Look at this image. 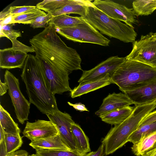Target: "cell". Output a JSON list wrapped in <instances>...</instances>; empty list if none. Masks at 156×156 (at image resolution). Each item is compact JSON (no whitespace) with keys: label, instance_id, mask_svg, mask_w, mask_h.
Segmentation results:
<instances>
[{"label":"cell","instance_id":"cell-1","mask_svg":"<svg viewBox=\"0 0 156 156\" xmlns=\"http://www.w3.org/2000/svg\"><path fill=\"white\" fill-rule=\"evenodd\" d=\"M57 33L54 25L49 24L29 40L48 83L54 86L69 84V74L74 70H82L80 55L68 47Z\"/></svg>","mask_w":156,"mask_h":156},{"label":"cell","instance_id":"cell-2","mask_svg":"<svg viewBox=\"0 0 156 156\" xmlns=\"http://www.w3.org/2000/svg\"><path fill=\"white\" fill-rule=\"evenodd\" d=\"M21 76L31 104L46 115L59 110L55 95L47 84L41 62L35 56L28 54Z\"/></svg>","mask_w":156,"mask_h":156},{"label":"cell","instance_id":"cell-3","mask_svg":"<svg viewBox=\"0 0 156 156\" xmlns=\"http://www.w3.org/2000/svg\"><path fill=\"white\" fill-rule=\"evenodd\" d=\"M156 108V101L136 106L127 119L112 128L101 141L104 146L105 155L112 154L128 142L129 138L141 121Z\"/></svg>","mask_w":156,"mask_h":156},{"label":"cell","instance_id":"cell-4","mask_svg":"<svg viewBox=\"0 0 156 156\" xmlns=\"http://www.w3.org/2000/svg\"><path fill=\"white\" fill-rule=\"evenodd\" d=\"M122 92L142 87L156 80V68L137 61L126 59L111 77Z\"/></svg>","mask_w":156,"mask_h":156},{"label":"cell","instance_id":"cell-5","mask_svg":"<svg viewBox=\"0 0 156 156\" xmlns=\"http://www.w3.org/2000/svg\"><path fill=\"white\" fill-rule=\"evenodd\" d=\"M101 33L125 43H133L137 34L132 27L112 18L94 6H87L83 17Z\"/></svg>","mask_w":156,"mask_h":156},{"label":"cell","instance_id":"cell-6","mask_svg":"<svg viewBox=\"0 0 156 156\" xmlns=\"http://www.w3.org/2000/svg\"><path fill=\"white\" fill-rule=\"evenodd\" d=\"M55 27L56 32L74 42L87 43L108 46L110 41L85 20L82 23L62 28Z\"/></svg>","mask_w":156,"mask_h":156},{"label":"cell","instance_id":"cell-7","mask_svg":"<svg viewBox=\"0 0 156 156\" xmlns=\"http://www.w3.org/2000/svg\"><path fill=\"white\" fill-rule=\"evenodd\" d=\"M127 60L140 62L156 68V37L151 32L141 36L133 43V49L126 57Z\"/></svg>","mask_w":156,"mask_h":156},{"label":"cell","instance_id":"cell-8","mask_svg":"<svg viewBox=\"0 0 156 156\" xmlns=\"http://www.w3.org/2000/svg\"><path fill=\"white\" fill-rule=\"evenodd\" d=\"M4 81L7 83L8 93L14 106L16 118L23 124L28 120L31 103L23 95L20 88L19 80L13 74L6 70Z\"/></svg>","mask_w":156,"mask_h":156},{"label":"cell","instance_id":"cell-9","mask_svg":"<svg viewBox=\"0 0 156 156\" xmlns=\"http://www.w3.org/2000/svg\"><path fill=\"white\" fill-rule=\"evenodd\" d=\"M94 6L109 16L122 21L133 27L136 22L133 9L110 0H95L92 2Z\"/></svg>","mask_w":156,"mask_h":156},{"label":"cell","instance_id":"cell-10","mask_svg":"<svg viewBox=\"0 0 156 156\" xmlns=\"http://www.w3.org/2000/svg\"><path fill=\"white\" fill-rule=\"evenodd\" d=\"M126 59V57L113 56L102 62L88 70H83L78 82L80 83L101 78L108 74L112 76L115 70Z\"/></svg>","mask_w":156,"mask_h":156},{"label":"cell","instance_id":"cell-11","mask_svg":"<svg viewBox=\"0 0 156 156\" xmlns=\"http://www.w3.org/2000/svg\"><path fill=\"white\" fill-rule=\"evenodd\" d=\"M47 115L58 129L63 141L72 150L76 151L75 144L71 129L72 124L75 122L70 115L59 110L53 114Z\"/></svg>","mask_w":156,"mask_h":156},{"label":"cell","instance_id":"cell-12","mask_svg":"<svg viewBox=\"0 0 156 156\" xmlns=\"http://www.w3.org/2000/svg\"><path fill=\"white\" fill-rule=\"evenodd\" d=\"M22 133L24 136L32 141L54 136L59 132L50 121L38 119L34 122L27 121Z\"/></svg>","mask_w":156,"mask_h":156},{"label":"cell","instance_id":"cell-13","mask_svg":"<svg viewBox=\"0 0 156 156\" xmlns=\"http://www.w3.org/2000/svg\"><path fill=\"white\" fill-rule=\"evenodd\" d=\"M135 106L156 101V80L138 88L124 91Z\"/></svg>","mask_w":156,"mask_h":156},{"label":"cell","instance_id":"cell-14","mask_svg":"<svg viewBox=\"0 0 156 156\" xmlns=\"http://www.w3.org/2000/svg\"><path fill=\"white\" fill-rule=\"evenodd\" d=\"M133 104L125 94L115 92L109 94L103 100V102L95 114L99 117L111 111Z\"/></svg>","mask_w":156,"mask_h":156},{"label":"cell","instance_id":"cell-15","mask_svg":"<svg viewBox=\"0 0 156 156\" xmlns=\"http://www.w3.org/2000/svg\"><path fill=\"white\" fill-rule=\"evenodd\" d=\"M27 53L14 50L11 48L0 50V67L8 69H23Z\"/></svg>","mask_w":156,"mask_h":156},{"label":"cell","instance_id":"cell-16","mask_svg":"<svg viewBox=\"0 0 156 156\" xmlns=\"http://www.w3.org/2000/svg\"><path fill=\"white\" fill-rule=\"evenodd\" d=\"M113 83L110 76L108 74L100 79L80 83L71 92L70 96L74 98Z\"/></svg>","mask_w":156,"mask_h":156},{"label":"cell","instance_id":"cell-17","mask_svg":"<svg viewBox=\"0 0 156 156\" xmlns=\"http://www.w3.org/2000/svg\"><path fill=\"white\" fill-rule=\"evenodd\" d=\"M92 1L87 0H44L38 3L36 8L47 13H52L64 6L69 5H80L94 6Z\"/></svg>","mask_w":156,"mask_h":156},{"label":"cell","instance_id":"cell-18","mask_svg":"<svg viewBox=\"0 0 156 156\" xmlns=\"http://www.w3.org/2000/svg\"><path fill=\"white\" fill-rule=\"evenodd\" d=\"M29 145L36 151L41 149L72 150L63 141L59 133L53 136L32 141Z\"/></svg>","mask_w":156,"mask_h":156},{"label":"cell","instance_id":"cell-19","mask_svg":"<svg viewBox=\"0 0 156 156\" xmlns=\"http://www.w3.org/2000/svg\"><path fill=\"white\" fill-rule=\"evenodd\" d=\"M71 129L77 153L83 156L90 152L89 139L80 125L74 122L72 124Z\"/></svg>","mask_w":156,"mask_h":156},{"label":"cell","instance_id":"cell-20","mask_svg":"<svg viewBox=\"0 0 156 156\" xmlns=\"http://www.w3.org/2000/svg\"><path fill=\"white\" fill-rule=\"evenodd\" d=\"M135 107L130 106L119 109L100 116L101 120L114 126L121 124L132 113Z\"/></svg>","mask_w":156,"mask_h":156},{"label":"cell","instance_id":"cell-21","mask_svg":"<svg viewBox=\"0 0 156 156\" xmlns=\"http://www.w3.org/2000/svg\"><path fill=\"white\" fill-rule=\"evenodd\" d=\"M156 142V131L141 138L131 147L132 152L137 156H143L152 149Z\"/></svg>","mask_w":156,"mask_h":156},{"label":"cell","instance_id":"cell-22","mask_svg":"<svg viewBox=\"0 0 156 156\" xmlns=\"http://www.w3.org/2000/svg\"><path fill=\"white\" fill-rule=\"evenodd\" d=\"M0 125L4 131L13 134H20V130L18 124L14 121L10 114L0 105Z\"/></svg>","mask_w":156,"mask_h":156},{"label":"cell","instance_id":"cell-23","mask_svg":"<svg viewBox=\"0 0 156 156\" xmlns=\"http://www.w3.org/2000/svg\"><path fill=\"white\" fill-rule=\"evenodd\" d=\"M135 16H147L156 10V0H136L132 3Z\"/></svg>","mask_w":156,"mask_h":156},{"label":"cell","instance_id":"cell-24","mask_svg":"<svg viewBox=\"0 0 156 156\" xmlns=\"http://www.w3.org/2000/svg\"><path fill=\"white\" fill-rule=\"evenodd\" d=\"M85 21L81 16H71L64 14L53 17L49 24H53L55 27L62 28L73 26Z\"/></svg>","mask_w":156,"mask_h":156},{"label":"cell","instance_id":"cell-25","mask_svg":"<svg viewBox=\"0 0 156 156\" xmlns=\"http://www.w3.org/2000/svg\"><path fill=\"white\" fill-rule=\"evenodd\" d=\"M156 131V121L138 128L131 135L128 141L134 144L144 137Z\"/></svg>","mask_w":156,"mask_h":156},{"label":"cell","instance_id":"cell-26","mask_svg":"<svg viewBox=\"0 0 156 156\" xmlns=\"http://www.w3.org/2000/svg\"><path fill=\"white\" fill-rule=\"evenodd\" d=\"M47 14L44 11L36 8L14 18L12 23L30 24L38 17L45 16Z\"/></svg>","mask_w":156,"mask_h":156},{"label":"cell","instance_id":"cell-27","mask_svg":"<svg viewBox=\"0 0 156 156\" xmlns=\"http://www.w3.org/2000/svg\"><path fill=\"white\" fill-rule=\"evenodd\" d=\"M4 132L6 151L8 154L17 151L21 146L23 141L20 134L15 135Z\"/></svg>","mask_w":156,"mask_h":156},{"label":"cell","instance_id":"cell-28","mask_svg":"<svg viewBox=\"0 0 156 156\" xmlns=\"http://www.w3.org/2000/svg\"><path fill=\"white\" fill-rule=\"evenodd\" d=\"M87 7L80 5H67L53 12L52 14L54 17L62 15L74 13L83 17L86 14Z\"/></svg>","mask_w":156,"mask_h":156},{"label":"cell","instance_id":"cell-29","mask_svg":"<svg viewBox=\"0 0 156 156\" xmlns=\"http://www.w3.org/2000/svg\"><path fill=\"white\" fill-rule=\"evenodd\" d=\"M36 154L37 156H83L73 150L41 149L36 151Z\"/></svg>","mask_w":156,"mask_h":156},{"label":"cell","instance_id":"cell-30","mask_svg":"<svg viewBox=\"0 0 156 156\" xmlns=\"http://www.w3.org/2000/svg\"><path fill=\"white\" fill-rule=\"evenodd\" d=\"M14 23L0 25V37H6L10 40L17 39L21 36L20 32L13 30L12 26Z\"/></svg>","mask_w":156,"mask_h":156},{"label":"cell","instance_id":"cell-31","mask_svg":"<svg viewBox=\"0 0 156 156\" xmlns=\"http://www.w3.org/2000/svg\"><path fill=\"white\" fill-rule=\"evenodd\" d=\"M53 17L51 13H47L45 16L38 17L30 24V26L34 29L38 28H45L48 25L49 22Z\"/></svg>","mask_w":156,"mask_h":156},{"label":"cell","instance_id":"cell-32","mask_svg":"<svg viewBox=\"0 0 156 156\" xmlns=\"http://www.w3.org/2000/svg\"><path fill=\"white\" fill-rule=\"evenodd\" d=\"M36 8V7L35 6H12L10 7L7 11L9 15H21L22 13Z\"/></svg>","mask_w":156,"mask_h":156},{"label":"cell","instance_id":"cell-33","mask_svg":"<svg viewBox=\"0 0 156 156\" xmlns=\"http://www.w3.org/2000/svg\"><path fill=\"white\" fill-rule=\"evenodd\" d=\"M155 121H156V110L152 111L145 117L140 122L138 128L143 125Z\"/></svg>","mask_w":156,"mask_h":156},{"label":"cell","instance_id":"cell-34","mask_svg":"<svg viewBox=\"0 0 156 156\" xmlns=\"http://www.w3.org/2000/svg\"><path fill=\"white\" fill-rule=\"evenodd\" d=\"M104 146L101 144L97 151L87 153L83 156H104Z\"/></svg>","mask_w":156,"mask_h":156},{"label":"cell","instance_id":"cell-35","mask_svg":"<svg viewBox=\"0 0 156 156\" xmlns=\"http://www.w3.org/2000/svg\"><path fill=\"white\" fill-rule=\"evenodd\" d=\"M67 103L69 105L72 106L76 110L79 111L80 112L89 111L85 105L81 103L73 104L69 102H68Z\"/></svg>","mask_w":156,"mask_h":156},{"label":"cell","instance_id":"cell-36","mask_svg":"<svg viewBox=\"0 0 156 156\" xmlns=\"http://www.w3.org/2000/svg\"><path fill=\"white\" fill-rule=\"evenodd\" d=\"M16 15H9L4 19L0 20V25L3 26L12 23L14 18L17 16Z\"/></svg>","mask_w":156,"mask_h":156},{"label":"cell","instance_id":"cell-37","mask_svg":"<svg viewBox=\"0 0 156 156\" xmlns=\"http://www.w3.org/2000/svg\"><path fill=\"white\" fill-rule=\"evenodd\" d=\"M28 152L25 150H20L7 154L6 156H28Z\"/></svg>","mask_w":156,"mask_h":156},{"label":"cell","instance_id":"cell-38","mask_svg":"<svg viewBox=\"0 0 156 156\" xmlns=\"http://www.w3.org/2000/svg\"><path fill=\"white\" fill-rule=\"evenodd\" d=\"M8 90V86L6 82L4 81V82H2L0 80V95L2 96L5 94Z\"/></svg>","mask_w":156,"mask_h":156},{"label":"cell","instance_id":"cell-39","mask_svg":"<svg viewBox=\"0 0 156 156\" xmlns=\"http://www.w3.org/2000/svg\"><path fill=\"white\" fill-rule=\"evenodd\" d=\"M7 154L4 140L0 142V156H5Z\"/></svg>","mask_w":156,"mask_h":156},{"label":"cell","instance_id":"cell-40","mask_svg":"<svg viewBox=\"0 0 156 156\" xmlns=\"http://www.w3.org/2000/svg\"><path fill=\"white\" fill-rule=\"evenodd\" d=\"M143 156H156V147L146 152Z\"/></svg>","mask_w":156,"mask_h":156},{"label":"cell","instance_id":"cell-41","mask_svg":"<svg viewBox=\"0 0 156 156\" xmlns=\"http://www.w3.org/2000/svg\"><path fill=\"white\" fill-rule=\"evenodd\" d=\"M0 142L5 140V132L2 126L0 125Z\"/></svg>","mask_w":156,"mask_h":156},{"label":"cell","instance_id":"cell-42","mask_svg":"<svg viewBox=\"0 0 156 156\" xmlns=\"http://www.w3.org/2000/svg\"><path fill=\"white\" fill-rule=\"evenodd\" d=\"M28 156H37L36 154H33L30 155H28Z\"/></svg>","mask_w":156,"mask_h":156},{"label":"cell","instance_id":"cell-43","mask_svg":"<svg viewBox=\"0 0 156 156\" xmlns=\"http://www.w3.org/2000/svg\"><path fill=\"white\" fill-rule=\"evenodd\" d=\"M155 147H156V142L155 143V144L154 145L152 149H153Z\"/></svg>","mask_w":156,"mask_h":156},{"label":"cell","instance_id":"cell-44","mask_svg":"<svg viewBox=\"0 0 156 156\" xmlns=\"http://www.w3.org/2000/svg\"><path fill=\"white\" fill-rule=\"evenodd\" d=\"M155 37H156V32L154 33Z\"/></svg>","mask_w":156,"mask_h":156},{"label":"cell","instance_id":"cell-45","mask_svg":"<svg viewBox=\"0 0 156 156\" xmlns=\"http://www.w3.org/2000/svg\"></svg>","mask_w":156,"mask_h":156}]
</instances>
